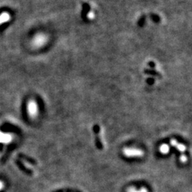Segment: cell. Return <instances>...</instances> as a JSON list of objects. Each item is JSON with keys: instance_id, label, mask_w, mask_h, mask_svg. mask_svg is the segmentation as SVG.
Returning a JSON list of instances; mask_svg holds the SVG:
<instances>
[{"instance_id": "6da1fadb", "label": "cell", "mask_w": 192, "mask_h": 192, "mask_svg": "<svg viewBox=\"0 0 192 192\" xmlns=\"http://www.w3.org/2000/svg\"><path fill=\"white\" fill-rule=\"evenodd\" d=\"M123 154L128 157H141L144 156V152L136 148H125L123 150Z\"/></svg>"}, {"instance_id": "7a4b0ae2", "label": "cell", "mask_w": 192, "mask_h": 192, "mask_svg": "<svg viewBox=\"0 0 192 192\" xmlns=\"http://www.w3.org/2000/svg\"><path fill=\"white\" fill-rule=\"evenodd\" d=\"M28 114L31 118H35L38 115V105L36 101L31 100L27 104Z\"/></svg>"}, {"instance_id": "3957f363", "label": "cell", "mask_w": 192, "mask_h": 192, "mask_svg": "<svg viewBox=\"0 0 192 192\" xmlns=\"http://www.w3.org/2000/svg\"><path fill=\"white\" fill-rule=\"evenodd\" d=\"M12 141V137L9 134L2 133L0 132V142L9 143Z\"/></svg>"}, {"instance_id": "277c9868", "label": "cell", "mask_w": 192, "mask_h": 192, "mask_svg": "<svg viewBox=\"0 0 192 192\" xmlns=\"http://www.w3.org/2000/svg\"><path fill=\"white\" fill-rule=\"evenodd\" d=\"M11 19V15L8 12H3L0 14V26L4 23L9 21Z\"/></svg>"}, {"instance_id": "5b68a950", "label": "cell", "mask_w": 192, "mask_h": 192, "mask_svg": "<svg viewBox=\"0 0 192 192\" xmlns=\"http://www.w3.org/2000/svg\"><path fill=\"white\" fill-rule=\"evenodd\" d=\"M44 42H45V39H44V36H39L35 38L34 40V44L36 46H41L44 44Z\"/></svg>"}, {"instance_id": "8992f818", "label": "cell", "mask_w": 192, "mask_h": 192, "mask_svg": "<svg viewBox=\"0 0 192 192\" xmlns=\"http://www.w3.org/2000/svg\"><path fill=\"white\" fill-rule=\"evenodd\" d=\"M169 150H170L169 146L167 144L162 145L159 147L160 152H161V153H162V154H167L169 152Z\"/></svg>"}, {"instance_id": "52a82bcc", "label": "cell", "mask_w": 192, "mask_h": 192, "mask_svg": "<svg viewBox=\"0 0 192 192\" xmlns=\"http://www.w3.org/2000/svg\"><path fill=\"white\" fill-rule=\"evenodd\" d=\"M128 192H148L146 188H142L139 190H136L135 188H130L128 189Z\"/></svg>"}, {"instance_id": "ba28073f", "label": "cell", "mask_w": 192, "mask_h": 192, "mask_svg": "<svg viewBox=\"0 0 192 192\" xmlns=\"http://www.w3.org/2000/svg\"><path fill=\"white\" fill-rule=\"evenodd\" d=\"M176 147L177 150H178L181 152H184L186 151V147H185V145H184L183 144H179V143H178V144L176 145Z\"/></svg>"}, {"instance_id": "9c48e42d", "label": "cell", "mask_w": 192, "mask_h": 192, "mask_svg": "<svg viewBox=\"0 0 192 192\" xmlns=\"http://www.w3.org/2000/svg\"><path fill=\"white\" fill-rule=\"evenodd\" d=\"M187 159H188L187 156H186V155H184V154H182V155L181 156L180 161L182 162H183V163H185V162H187Z\"/></svg>"}, {"instance_id": "30bf717a", "label": "cell", "mask_w": 192, "mask_h": 192, "mask_svg": "<svg viewBox=\"0 0 192 192\" xmlns=\"http://www.w3.org/2000/svg\"><path fill=\"white\" fill-rule=\"evenodd\" d=\"M170 144L171 145V146L176 147V145L178 144V142H177V141L176 140V139H171Z\"/></svg>"}, {"instance_id": "8fae6325", "label": "cell", "mask_w": 192, "mask_h": 192, "mask_svg": "<svg viewBox=\"0 0 192 192\" xmlns=\"http://www.w3.org/2000/svg\"><path fill=\"white\" fill-rule=\"evenodd\" d=\"M4 187V183L2 181L0 180V191H1Z\"/></svg>"}]
</instances>
